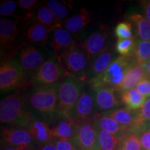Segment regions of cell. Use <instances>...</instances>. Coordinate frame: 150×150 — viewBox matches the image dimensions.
Instances as JSON below:
<instances>
[{
  "mask_svg": "<svg viewBox=\"0 0 150 150\" xmlns=\"http://www.w3.org/2000/svg\"><path fill=\"white\" fill-rule=\"evenodd\" d=\"M141 147L143 150H150V129L138 132Z\"/></svg>",
  "mask_w": 150,
  "mask_h": 150,
  "instance_id": "obj_36",
  "label": "cell"
},
{
  "mask_svg": "<svg viewBox=\"0 0 150 150\" xmlns=\"http://www.w3.org/2000/svg\"><path fill=\"white\" fill-rule=\"evenodd\" d=\"M144 68H145L146 74L148 77L150 78V59L148 61L145 65H143Z\"/></svg>",
  "mask_w": 150,
  "mask_h": 150,
  "instance_id": "obj_40",
  "label": "cell"
},
{
  "mask_svg": "<svg viewBox=\"0 0 150 150\" xmlns=\"http://www.w3.org/2000/svg\"><path fill=\"white\" fill-rule=\"evenodd\" d=\"M17 9V4L12 0L1 1L0 4V15L3 17L14 15Z\"/></svg>",
  "mask_w": 150,
  "mask_h": 150,
  "instance_id": "obj_33",
  "label": "cell"
},
{
  "mask_svg": "<svg viewBox=\"0 0 150 150\" xmlns=\"http://www.w3.org/2000/svg\"><path fill=\"white\" fill-rule=\"evenodd\" d=\"M98 112L93 91L89 88L86 91L83 87L81 95L75 106L73 117L79 122H95L99 115Z\"/></svg>",
  "mask_w": 150,
  "mask_h": 150,
  "instance_id": "obj_7",
  "label": "cell"
},
{
  "mask_svg": "<svg viewBox=\"0 0 150 150\" xmlns=\"http://www.w3.org/2000/svg\"><path fill=\"white\" fill-rule=\"evenodd\" d=\"M67 77H73L86 82V74L91 60L79 44H75L59 56Z\"/></svg>",
  "mask_w": 150,
  "mask_h": 150,
  "instance_id": "obj_4",
  "label": "cell"
},
{
  "mask_svg": "<svg viewBox=\"0 0 150 150\" xmlns=\"http://www.w3.org/2000/svg\"><path fill=\"white\" fill-rule=\"evenodd\" d=\"M115 36L118 40L127 38H134L132 33L131 24L129 22H121L118 23L115 29Z\"/></svg>",
  "mask_w": 150,
  "mask_h": 150,
  "instance_id": "obj_32",
  "label": "cell"
},
{
  "mask_svg": "<svg viewBox=\"0 0 150 150\" xmlns=\"http://www.w3.org/2000/svg\"><path fill=\"white\" fill-rule=\"evenodd\" d=\"M1 150H30L25 148H14V147H6Z\"/></svg>",
  "mask_w": 150,
  "mask_h": 150,
  "instance_id": "obj_41",
  "label": "cell"
},
{
  "mask_svg": "<svg viewBox=\"0 0 150 150\" xmlns=\"http://www.w3.org/2000/svg\"><path fill=\"white\" fill-rule=\"evenodd\" d=\"M47 6L52 11L58 21L66 18L72 9L70 5L56 0H48L47 1Z\"/></svg>",
  "mask_w": 150,
  "mask_h": 150,
  "instance_id": "obj_28",
  "label": "cell"
},
{
  "mask_svg": "<svg viewBox=\"0 0 150 150\" xmlns=\"http://www.w3.org/2000/svg\"><path fill=\"white\" fill-rule=\"evenodd\" d=\"M54 144L57 150H80L73 141L63 140H54Z\"/></svg>",
  "mask_w": 150,
  "mask_h": 150,
  "instance_id": "obj_34",
  "label": "cell"
},
{
  "mask_svg": "<svg viewBox=\"0 0 150 150\" xmlns=\"http://www.w3.org/2000/svg\"><path fill=\"white\" fill-rule=\"evenodd\" d=\"M136 90L145 97H150V78L146 76L136 86Z\"/></svg>",
  "mask_w": 150,
  "mask_h": 150,
  "instance_id": "obj_35",
  "label": "cell"
},
{
  "mask_svg": "<svg viewBox=\"0 0 150 150\" xmlns=\"http://www.w3.org/2000/svg\"><path fill=\"white\" fill-rule=\"evenodd\" d=\"M38 3L36 0H18L19 6L23 10L31 11Z\"/></svg>",
  "mask_w": 150,
  "mask_h": 150,
  "instance_id": "obj_37",
  "label": "cell"
},
{
  "mask_svg": "<svg viewBox=\"0 0 150 150\" xmlns=\"http://www.w3.org/2000/svg\"><path fill=\"white\" fill-rule=\"evenodd\" d=\"M129 20L136 26L139 39L150 41V22L147 18L140 14L134 13L129 16Z\"/></svg>",
  "mask_w": 150,
  "mask_h": 150,
  "instance_id": "obj_25",
  "label": "cell"
},
{
  "mask_svg": "<svg viewBox=\"0 0 150 150\" xmlns=\"http://www.w3.org/2000/svg\"><path fill=\"white\" fill-rule=\"evenodd\" d=\"M60 27H61V23L53 26H45L39 22H34L27 28L24 36L31 44L45 45L52 31Z\"/></svg>",
  "mask_w": 150,
  "mask_h": 150,
  "instance_id": "obj_14",
  "label": "cell"
},
{
  "mask_svg": "<svg viewBox=\"0 0 150 150\" xmlns=\"http://www.w3.org/2000/svg\"><path fill=\"white\" fill-rule=\"evenodd\" d=\"M41 50L33 45L23 47L20 52L18 62L24 72H34L46 61Z\"/></svg>",
  "mask_w": 150,
  "mask_h": 150,
  "instance_id": "obj_12",
  "label": "cell"
},
{
  "mask_svg": "<svg viewBox=\"0 0 150 150\" xmlns=\"http://www.w3.org/2000/svg\"><path fill=\"white\" fill-rule=\"evenodd\" d=\"M116 51L125 57H134L136 48V41L134 38L118 40L116 43Z\"/></svg>",
  "mask_w": 150,
  "mask_h": 150,
  "instance_id": "obj_29",
  "label": "cell"
},
{
  "mask_svg": "<svg viewBox=\"0 0 150 150\" xmlns=\"http://www.w3.org/2000/svg\"><path fill=\"white\" fill-rule=\"evenodd\" d=\"M141 144L138 134L129 133L121 139V150H141Z\"/></svg>",
  "mask_w": 150,
  "mask_h": 150,
  "instance_id": "obj_31",
  "label": "cell"
},
{
  "mask_svg": "<svg viewBox=\"0 0 150 150\" xmlns=\"http://www.w3.org/2000/svg\"><path fill=\"white\" fill-rule=\"evenodd\" d=\"M27 127L28 131L31 135L34 142L40 147L52 142L51 128L45 121L33 117Z\"/></svg>",
  "mask_w": 150,
  "mask_h": 150,
  "instance_id": "obj_17",
  "label": "cell"
},
{
  "mask_svg": "<svg viewBox=\"0 0 150 150\" xmlns=\"http://www.w3.org/2000/svg\"><path fill=\"white\" fill-rule=\"evenodd\" d=\"M134 58L138 65H144L150 59V41L137 39Z\"/></svg>",
  "mask_w": 150,
  "mask_h": 150,
  "instance_id": "obj_27",
  "label": "cell"
},
{
  "mask_svg": "<svg viewBox=\"0 0 150 150\" xmlns=\"http://www.w3.org/2000/svg\"><path fill=\"white\" fill-rule=\"evenodd\" d=\"M51 128L52 140L73 141L76 138L80 122L72 116L56 117ZM52 140V141H53Z\"/></svg>",
  "mask_w": 150,
  "mask_h": 150,
  "instance_id": "obj_9",
  "label": "cell"
},
{
  "mask_svg": "<svg viewBox=\"0 0 150 150\" xmlns=\"http://www.w3.org/2000/svg\"><path fill=\"white\" fill-rule=\"evenodd\" d=\"M1 138L10 147L25 148L31 150L34 142L27 130L20 128H6L1 131Z\"/></svg>",
  "mask_w": 150,
  "mask_h": 150,
  "instance_id": "obj_13",
  "label": "cell"
},
{
  "mask_svg": "<svg viewBox=\"0 0 150 150\" xmlns=\"http://www.w3.org/2000/svg\"><path fill=\"white\" fill-rule=\"evenodd\" d=\"M107 31L105 30L93 33L79 44L89 56L91 61L108 48Z\"/></svg>",
  "mask_w": 150,
  "mask_h": 150,
  "instance_id": "obj_11",
  "label": "cell"
},
{
  "mask_svg": "<svg viewBox=\"0 0 150 150\" xmlns=\"http://www.w3.org/2000/svg\"><path fill=\"white\" fill-rule=\"evenodd\" d=\"M98 112H107L115 110L119 106L118 100L115 89L110 88H104L93 91Z\"/></svg>",
  "mask_w": 150,
  "mask_h": 150,
  "instance_id": "obj_16",
  "label": "cell"
},
{
  "mask_svg": "<svg viewBox=\"0 0 150 150\" xmlns=\"http://www.w3.org/2000/svg\"><path fill=\"white\" fill-rule=\"evenodd\" d=\"M58 86H34L27 97L30 109L46 119H55L57 116Z\"/></svg>",
  "mask_w": 150,
  "mask_h": 150,
  "instance_id": "obj_3",
  "label": "cell"
},
{
  "mask_svg": "<svg viewBox=\"0 0 150 150\" xmlns=\"http://www.w3.org/2000/svg\"><path fill=\"white\" fill-rule=\"evenodd\" d=\"M74 142L80 150H100L97 131L94 122H80Z\"/></svg>",
  "mask_w": 150,
  "mask_h": 150,
  "instance_id": "obj_10",
  "label": "cell"
},
{
  "mask_svg": "<svg viewBox=\"0 0 150 150\" xmlns=\"http://www.w3.org/2000/svg\"><path fill=\"white\" fill-rule=\"evenodd\" d=\"M144 5V13L145 17L147 20L150 22V1H145L143 3Z\"/></svg>",
  "mask_w": 150,
  "mask_h": 150,
  "instance_id": "obj_38",
  "label": "cell"
},
{
  "mask_svg": "<svg viewBox=\"0 0 150 150\" xmlns=\"http://www.w3.org/2000/svg\"><path fill=\"white\" fill-rule=\"evenodd\" d=\"M65 78L67 75L60 58L54 55L33 73L31 81L36 86H52L59 85Z\"/></svg>",
  "mask_w": 150,
  "mask_h": 150,
  "instance_id": "obj_6",
  "label": "cell"
},
{
  "mask_svg": "<svg viewBox=\"0 0 150 150\" xmlns=\"http://www.w3.org/2000/svg\"><path fill=\"white\" fill-rule=\"evenodd\" d=\"M146 76H147L143 65L142 66L134 63L127 71L123 81L117 87V91L123 92L135 88V87Z\"/></svg>",
  "mask_w": 150,
  "mask_h": 150,
  "instance_id": "obj_19",
  "label": "cell"
},
{
  "mask_svg": "<svg viewBox=\"0 0 150 150\" xmlns=\"http://www.w3.org/2000/svg\"><path fill=\"white\" fill-rule=\"evenodd\" d=\"M36 20L38 22L45 26H53L60 23L47 6H41L37 11Z\"/></svg>",
  "mask_w": 150,
  "mask_h": 150,
  "instance_id": "obj_30",
  "label": "cell"
},
{
  "mask_svg": "<svg viewBox=\"0 0 150 150\" xmlns=\"http://www.w3.org/2000/svg\"><path fill=\"white\" fill-rule=\"evenodd\" d=\"M39 150H57V149H56L53 142H50V143L46 144V145L41 146Z\"/></svg>",
  "mask_w": 150,
  "mask_h": 150,
  "instance_id": "obj_39",
  "label": "cell"
},
{
  "mask_svg": "<svg viewBox=\"0 0 150 150\" xmlns=\"http://www.w3.org/2000/svg\"><path fill=\"white\" fill-rule=\"evenodd\" d=\"M114 59V52L112 47H108L106 51L91 61L86 74V83L92 79L96 77L106 70Z\"/></svg>",
  "mask_w": 150,
  "mask_h": 150,
  "instance_id": "obj_18",
  "label": "cell"
},
{
  "mask_svg": "<svg viewBox=\"0 0 150 150\" xmlns=\"http://www.w3.org/2000/svg\"><path fill=\"white\" fill-rule=\"evenodd\" d=\"M18 34L16 22L8 18L0 19V44L2 48L11 47Z\"/></svg>",
  "mask_w": 150,
  "mask_h": 150,
  "instance_id": "obj_20",
  "label": "cell"
},
{
  "mask_svg": "<svg viewBox=\"0 0 150 150\" xmlns=\"http://www.w3.org/2000/svg\"><path fill=\"white\" fill-rule=\"evenodd\" d=\"M120 124L127 131H133L136 122L137 110H133L128 108H116L109 112H104Z\"/></svg>",
  "mask_w": 150,
  "mask_h": 150,
  "instance_id": "obj_21",
  "label": "cell"
},
{
  "mask_svg": "<svg viewBox=\"0 0 150 150\" xmlns=\"http://www.w3.org/2000/svg\"><path fill=\"white\" fill-rule=\"evenodd\" d=\"M134 63H136L134 57L118 56L112 61L106 70L87 82L88 87L91 91L104 88H110L117 91L118 86L123 81L127 71Z\"/></svg>",
  "mask_w": 150,
  "mask_h": 150,
  "instance_id": "obj_2",
  "label": "cell"
},
{
  "mask_svg": "<svg viewBox=\"0 0 150 150\" xmlns=\"http://www.w3.org/2000/svg\"><path fill=\"white\" fill-rule=\"evenodd\" d=\"M34 116L28 105L27 98L20 94H13L0 102V120L1 123L28 127Z\"/></svg>",
  "mask_w": 150,
  "mask_h": 150,
  "instance_id": "obj_1",
  "label": "cell"
},
{
  "mask_svg": "<svg viewBox=\"0 0 150 150\" xmlns=\"http://www.w3.org/2000/svg\"><path fill=\"white\" fill-rule=\"evenodd\" d=\"M147 98L137 91L133 88L121 92V101L127 108L133 110H138L141 108L145 104Z\"/></svg>",
  "mask_w": 150,
  "mask_h": 150,
  "instance_id": "obj_24",
  "label": "cell"
},
{
  "mask_svg": "<svg viewBox=\"0 0 150 150\" xmlns=\"http://www.w3.org/2000/svg\"><path fill=\"white\" fill-rule=\"evenodd\" d=\"M91 13L85 8H81L77 14L67 19L65 28L71 33L79 32L91 22Z\"/></svg>",
  "mask_w": 150,
  "mask_h": 150,
  "instance_id": "obj_22",
  "label": "cell"
},
{
  "mask_svg": "<svg viewBox=\"0 0 150 150\" xmlns=\"http://www.w3.org/2000/svg\"><path fill=\"white\" fill-rule=\"evenodd\" d=\"M94 124L97 129L110 133L118 138L120 137L122 138L123 134L127 131L119 123L106 113L99 115Z\"/></svg>",
  "mask_w": 150,
  "mask_h": 150,
  "instance_id": "obj_23",
  "label": "cell"
},
{
  "mask_svg": "<svg viewBox=\"0 0 150 150\" xmlns=\"http://www.w3.org/2000/svg\"><path fill=\"white\" fill-rule=\"evenodd\" d=\"M115 150H121V148H120V146H119V147H118L117 148V149H115Z\"/></svg>",
  "mask_w": 150,
  "mask_h": 150,
  "instance_id": "obj_42",
  "label": "cell"
},
{
  "mask_svg": "<svg viewBox=\"0 0 150 150\" xmlns=\"http://www.w3.org/2000/svg\"><path fill=\"white\" fill-rule=\"evenodd\" d=\"M25 72L18 61L11 60L1 63L0 67V88L1 91L16 88L24 81Z\"/></svg>",
  "mask_w": 150,
  "mask_h": 150,
  "instance_id": "obj_8",
  "label": "cell"
},
{
  "mask_svg": "<svg viewBox=\"0 0 150 150\" xmlns=\"http://www.w3.org/2000/svg\"><path fill=\"white\" fill-rule=\"evenodd\" d=\"M76 44L72 33L69 32L65 28H56L50 35V47L55 56H60L67 49Z\"/></svg>",
  "mask_w": 150,
  "mask_h": 150,
  "instance_id": "obj_15",
  "label": "cell"
},
{
  "mask_svg": "<svg viewBox=\"0 0 150 150\" xmlns=\"http://www.w3.org/2000/svg\"><path fill=\"white\" fill-rule=\"evenodd\" d=\"M100 150H115L120 145V138L115 135L97 129Z\"/></svg>",
  "mask_w": 150,
  "mask_h": 150,
  "instance_id": "obj_26",
  "label": "cell"
},
{
  "mask_svg": "<svg viewBox=\"0 0 150 150\" xmlns=\"http://www.w3.org/2000/svg\"><path fill=\"white\" fill-rule=\"evenodd\" d=\"M84 83L73 77L65 78L58 86L57 116H72L81 95Z\"/></svg>",
  "mask_w": 150,
  "mask_h": 150,
  "instance_id": "obj_5",
  "label": "cell"
}]
</instances>
